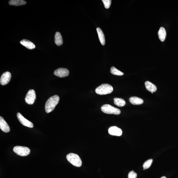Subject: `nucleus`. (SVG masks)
<instances>
[{"label":"nucleus","instance_id":"1","mask_svg":"<svg viewBox=\"0 0 178 178\" xmlns=\"http://www.w3.org/2000/svg\"><path fill=\"white\" fill-rule=\"evenodd\" d=\"M59 101V97L55 95L51 97L46 102L45 106V111L47 113L53 111Z\"/></svg>","mask_w":178,"mask_h":178},{"label":"nucleus","instance_id":"2","mask_svg":"<svg viewBox=\"0 0 178 178\" xmlns=\"http://www.w3.org/2000/svg\"><path fill=\"white\" fill-rule=\"evenodd\" d=\"M113 90L112 86L108 84H103L95 90V92L99 95H104L111 93Z\"/></svg>","mask_w":178,"mask_h":178},{"label":"nucleus","instance_id":"3","mask_svg":"<svg viewBox=\"0 0 178 178\" xmlns=\"http://www.w3.org/2000/svg\"><path fill=\"white\" fill-rule=\"evenodd\" d=\"M67 160L70 163L76 167H79L82 165V161L79 156L77 154L70 153L66 156Z\"/></svg>","mask_w":178,"mask_h":178},{"label":"nucleus","instance_id":"4","mask_svg":"<svg viewBox=\"0 0 178 178\" xmlns=\"http://www.w3.org/2000/svg\"><path fill=\"white\" fill-rule=\"evenodd\" d=\"M101 110L104 113L108 114H119L121 113L120 110L110 105H104L101 107Z\"/></svg>","mask_w":178,"mask_h":178},{"label":"nucleus","instance_id":"5","mask_svg":"<svg viewBox=\"0 0 178 178\" xmlns=\"http://www.w3.org/2000/svg\"><path fill=\"white\" fill-rule=\"evenodd\" d=\"M13 151L17 155L21 156H27L30 153V148L25 146H16L13 148Z\"/></svg>","mask_w":178,"mask_h":178},{"label":"nucleus","instance_id":"6","mask_svg":"<svg viewBox=\"0 0 178 178\" xmlns=\"http://www.w3.org/2000/svg\"><path fill=\"white\" fill-rule=\"evenodd\" d=\"M36 99V93L33 90H30L26 95L25 98L26 103L29 105H32L35 102Z\"/></svg>","mask_w":178,"mask_h":178},{"label":"nucleus","instance_id":"7","mask_svg":"<svg viewBox=\"0 0 178 178\" xmlns=\"http://www.w3.org/2000/svg\"><path fill=\"white\" fill-rule=\"evenodd\" d=\"M17 117L19 121L23 125L30 128L33 127L34 125L30 121H29L27 119H26L19 112H18L17 114Z\"/></svg>","mask_w":178,"mask_h":178},{"label":"nucleus","instance_id":"8","mask_svg":"<svg viewBox=\"0 0 178 178\" xmlns=\"http://www.w3.org/2000/svg\"><path fill=\"white\" fill-rule=\"evenodd\" d=\"M69 70L64 68H59L54 72V74L60 78H64L68 76L69 75Z\"/></svg>","mask_w":178,"mask_h":178},{"label":"nucleus","instance_id":"9","mask_svg":"<svg viewBox=\"0 0 178 178\" xmlns=\"http://www.w3.org/2000/svg\"><path fill=\"white\" fill-rule=\"evenodd\" d=\"M11 77V73L6 72L3 73L1 76L0 79V83L2 85H4L8 83Z\"/></svg>","mask_w":178,"mask_h":178},{"label":"nucleus","instance_id":"10","mask_svg":"<svg viewBox=\"0 0 178 178\" xmlns=\"http://www.w3.org/2000/svg\"><path fill=\"white\" fill-rule=\"evenodd\" d=\"M108 132L110 135L117 136H120L122 133L121 129L116 126L109 127L108 129Z\"/></svg>","mask_w":178,"mask_h":178},{"label":"nucleus","instance_id":"11","mask_svg":"<svg viewBox=\"0 0 178 178\" xmlns=\"http://www.w3.org/2000/svg\"><path fill=\"white\" fill-rule=\"evenodd\" d=\"M0 128L4 132L8 133L10 131L9 126L1 117H0Z\"/></svg>","mask_w":178,"mask_h":178},{"label":"nucleus","instance_id":"12","mask_svg":"<svg viewBox=\"0 0 178 178\" xmlns=\"http://www.w3.org/2000/svg\"><path fill=\"white\" fill-rule=\"evenodd\" d=\"M20 43L28 49H32L35 48V44L32 42L26 39H23L21 41Z\"/></svg>","mask_w":178,"mask_h":178},{"label":"nucleus","instance_id":"13","mask_svg":"<svg viewBox=\"0 0 178 178\" xmlns=\"http://www.w3.org/2000/svg\"><path fill=\"white\" fill-rule=\"evenodd\" d=\"M145 85L146 90L151 93L155 92L157 90L156 85L149 81H146L145 83Z\"/></svg>","mask_w":178,"mask_h":178},{"label":"nucleus","instance_id":"14","mask_svg":"<svg viewBox=\"0 0 178 178\" xmlns=\"http://www.w3.org/2000/svg\"><path fill=\"white\" fill-rule=\"evenodd\" d=\"M130 102L134 105H140L143 103L142 99L137 97H132L129 99Z\"/></svg>","mask_w":178,"mask_h":178},{"label":"nucleus","instance_id":"15","mask_svg":"<svg viewBox=\"0 0 178 178\" xmlns=\"http://www.w3.org/2000/svg\"><path fill=\"white\" fill-rule=\"evenodd\" d=\"M97 31L98 37L101 44L102 45H104L105 44V38L103 31L100 28H98L96 29Z\"/></svg>","mask_w":178,"mask_h":178},{"label":"nucleus","instance_id":"16","mask_svg":"<svg viewBox=\"0 0 178 178\" xmlns=\"http://www.w3.org/2000/svg\"><path fill=\"white\" fill-rule=\"evenodd\" d=\"M158 35L160 40L164 42L165 40L166 32L165 30L163 27H161L158 32Z\"/></svg>","mask_w":178,"mask_h":178},{"label":"nucleus","instance_id":"17","mask_svg":"<svg viewBox=\"0 0 178 178\" xmlns=\"http://www.w3.org/2000/svg\"><path fill=\"white\" fill-rule=\"evenodd\" d=\"M54 41L57 46H60L63 43L62 36L61 33L57 32L55 35Z\"/></svg>","mask_w":178,"mask_h":178},{"label":"nucleus","instance_id":"18","mask_svg":"<svg viewBox=\"0 0 178 178\" xmlns=\"http://www.w3.org/2000/svg\"><path fill=\"white\" fill-rule=\"evenodd\" d=\"M26 3V2L23 0H11L9 2V5L16 6H22Z\"/></svg>","mask_w":178,"mask_h":178},{"label":"nucleus","instance_id":"19","mask_svg":"<svg viewBox=\"0 0 178 178\" xmlns=\"http://www.w3.org/2000/svg\"><path fill=\"white\" fill-rule=\"evenodd\" d=\"M114 104L117 106L119 107L124 106L126 104L125 101L124 99L121 98H114Z\"/></svg>","mask_w":178,"mask_h":178},{"label":"nucleus","instance_id":"20","mask_svg":"<svg viewBox=\"0 0 178 178\" xmlns=\"http://www.w3.org/2000/svg\"><path fill=\"white\" fill-rule=\"evenodd\" d=\"M111 73L112 74L117 76H122L124 73L120 71L114 67H112L111 69Z\"/></svg>","mask_w":178,"mask_h":178},{"label":"nucleus","instance_id":"21","mask_svg":"<svg viewBox=\"0 0 178 178\" xmlns=\"http://www.w3.org/2000/svg\"><path fill=\"white\" fill-rule=\"evenodd\" d=\"M153 162V159H150L146 161L143 165V169H148L150 167Z\"/></svg>","mask_w":178,"mask_h":178},{"label":"nucleus","instance_id":"22","mask_svg":"<svg viewBox=\"0 0 178 178\" xmlns=\"http://www.w3.org/2000/svg\"><path fill=\"white\" fill-rule=\"evenodd\" d=\"M104 6L106 9H109L110 7L112 1L111 0H102Z\"/></svg>","mask_w":178,"mask_h":178},{"label":"nucleus","instance_id":"23","mask_svg":"<svg viewBox=\"0 0 178 178\" xmlns=\"http://www.w3.org/2000/svg\"><path fill=\"white\" fill-rule=\"evenodd\" d=\"M137 176V174L133 170L130 171L128 174V178H136Z\"/></svg>","mask_w":178,"mask_h":178},{"label":"nucleus","instance_id":"24","mask_svg":"<svg viewBox=\"0 0 178 178\" xmlns=\"http://www.w3.org/2000/svg\"><path fill=\"white\" fill-rule=\"evenodd\" d=\"M160 178H166V177L165 176H163L162 177H161Z\"/></svg>","mask_w":178,"mask_h":178},{"label":"nucleus","instance_id":"25","mask_svg":"<svg viewBox=\"0 0 178 178\" xmlns=\"http://www.w3.org/2000/svg\"><path fill=\"white\" fill-rule=\"evenodd\" d=\"M152 93V94H153V92H152V93Z\"/></svg>","mask_w":178,"mask_h":178}]
</instances>
